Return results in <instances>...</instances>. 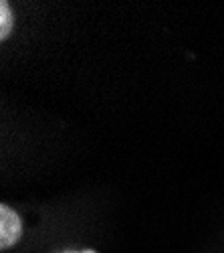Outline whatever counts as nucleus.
Masks as SVG:
<instances>
[{"mask_svg":"<svg viewBox=\"0 0 224 253\" xmlns=\"http://www.w3.org/2000/svg\"><path fill=\"white\" fill-rule=\"evenodd\" d=\"M20 235H23V223L20 217L8 205L0 207V249H8L12 247Z\"/></svg>","mask_w":224,"mask_h":253,"instance_id":"nucleus-1","label":"nucleus"},{"mask_svg":"<svg viewBox=\"0 0 224 253\" xmlns=\"http://www.w3.org/2000/svg\"><path fill=\"white\" fill-rule=\"evenodd\" d=\"M12 31V10L8 2H0V39L6 41Z\"/></svg>","mask_w":224,"mask_h":253,"instance_id":"nucleus-2","label":"nucleus"},{"mask_svg":"<svg viewBox=\"0 0 224 253\" xmlns=\"http://www.w3.org/2000/svg\"><path fill=\"white\" fill-rule=\"evenodd\" d=\"M65 253H95L93 249H83V251H65Z\"/></svg>","mask_w":224,"mask_h":253,"instance_id":"nucleus-3","label":"nucleus"}]
</instances>
